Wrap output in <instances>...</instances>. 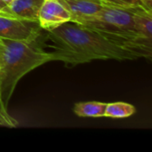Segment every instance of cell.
<instances>
[{
    "mask_svg": "<svg viewBox=\"0 0 152 152\" xmlns=\"http://www.w3.org/2000/svg\"><path fill=\"white\" fill-rule=\"evenodd\" d=\"M47 31L53 61L76 66L94 60L151 59L152 40L133 31H114L68 21Z\"/></svg>",
    "mask_w": 152,
    "mask_h": 152,
    "instance_id": "cell-1",
    "label": "cell"
},
{
    "mask_svg": "<svg viewBox=\"0 0 152 152\" xmlns=\"http://www.w3.org/2000/svg\"><path fill=\"white\" fill-rule=\"evenodd\" d=\"M39 37L28 41L0 38V100L5 108L20 79L53 61L52 53L42 48Z\"/></svg>",
    "mask_w": 152,
    "mask_h": 152,
    "instance_id": "cell-2",
    "label": "cell"
},
{
    "mask_svg": "<svg viewBox=\"0 0 152 152\" xmlns=\"http://www.w3.org/2000/svg\"><path fill=\"white\" fill-rule=\"evenodd\" d=\"M104 6L96 13L78 18L73 21L86 26L104 28L114 31H133L134 30L133 13L135 8H122L110 4L103 3ZM137 33V32H136Z\"/></svg>",
    "mask_w": 152,
    "mask_h": 152,
    "instance_id": "cell-3",
    "label": "cell"
},
{
    "mask_svg": "<svg viewBox=\"0 0 152 152\" xmlns=\"http://www.w3.org/2000/svg\"><path fill=\"white\" fill-rule=\"evenodd\" d=\"M40 28L37 21L0 14V38L20 41L32 40L40 37Z\"/></svg>",
    "mask_w": 152,
    "mask_h": 152,
    "instance_id": "cell-4",
    "label": "cell"
},
{
    "mask_svg": "<svg viewBox=\"0 0 152 152\" xmlns=\"http://www.w3.org/2000/svg\"><path fill=\"white\" fill-rule=\"evenodd\" d=\"M71 20V14L60 0H44L37 22L41 28L49 30Z\"/></svg>",
    "mask_w": 152,
    "mask_h": 152,
    "instance_id": "cell-5",
    "label": "cell"
},
{
    "mask_svg": "<svg viewBox=\"0 0 152 152\" xmlns=\"http://www.w3.org/2000/svg\"><path fill=\"white\" fill-rule=\"evenodd\" d=\"M44 0H12L5 12L18 19L37 21L40 7Z\"/></svg>",
    "mask_w": 152,
    "mask_h": 152,
    "instance_id": "cell-6",
    "label": "cell"
},
{
    "mask_svg": "<svg viewBox=\"0 0 152 152\" xmlns=\"http://www.w3.org/2000/svg\"><path fill=\"white\" fill-rule=\"evenodd\" d=\"M71 14L73 21L78 18L89 16L99 12L104 4L102 0H60Z\"/></svg>",
    "mask_w": 152,
    "mask_h": 152,
    "instance_id": "cell-7",
    "label": "cell"
},
{
    "mask_svg": "<svg viewBox=\"0 0 152 152\" xmlns=\"http://www.w3.org/2000/svg\"><path fill=\"white\" fill-rule=\"evenodd\" d=\"M133 20L134 30L143 37L152 40V12L143 7H135Z\"/></svg>",
    "mask_w": 152,
    "mask_h": 152,
    "instance_id": "cell-8",
    "label": "cell"
},
{
    "mask_svg": "<svg viewBox=\"0 0 152 152\" xmlns=\"http://www.w3.org/2000/svg\"><path fill=\"white\" fill-rule=\"evenodd\" d=\"M107 103L101 102H77L74 105V113L81 118H102L105 117Z\"/></svg>",
    "mask_w": 152,
    "mask_h": 152,
    "instance_id": "cell-9",
    "label": "cell"
},
{
    "mask_svg": "<svg viewBox=\"0 0 152 152\" xmlns=\"http://www.w3.org/2000/svg\"><path fill=\"white\" fill-rule=\"evenodd\" d=\"M136 111V109L134 105L118 102L107 103L105 117L110 118H126L134 115Z\"/></svg>",
    "mask_w": 152,
    "mask_h": 152,
    "instance_id": "cell-10",
    "label": "cell"
},
{
    "mask_svg": "<svg viewBox=\"0 0 152 152\" xmlns=\"http://www.w3.org/2000/svg\"><path fill=\"white\" fill-rule=\"evenodd\" d=\"M103 3L110 4L122 8H134L143 7L146 9L143 0H102ZM149 11V10H148Z\"/></svg>",
    "mask_w": 152,
    "mask_h": 152,
    "instance_id": "cell-11",
    "label": "cell"
},
{
    "mask_svg": "<svg viewBox=\"0 0 152 152\" xmlns=\"http://www.w3.org/2000/svg\"><path fill=\"white\" fill-rule=\"evenodd\" d=\"M18 126V122L8 114L7 108L4 106L2 101L0 100V126L14 128Z\"/></svg>",
    "mask_w": 152,
    "mask_h": 152,
    "instance_id": "cell-12",
    "label": "cell"
},
{
    "mask_svg": "<svg viewBox=\"0 0 152 152\" xmlns=\"http://www.w3.org/2000/svg\"><path fill=\"white\" fill-rule=\"evenodd\" d=\"M143 2H144L146 9L152 12V0H143Z\"/></svg>",
    "mask_w": 152,
    "mask_h": 152,
    "instance_id": "cell-13",
    "label": "cell"
},
{
    "mask_svg": "<svg viewBox=\"0 0 152 152\" xmlns=\"http://www.w3.org/2000/svg\"><path fill=\"white\" fill-rule=\"evenodd\" d=\"M6 6H7V5H6L5 4H4V3L0 0V11H2V12H4V13H6V12H5ZM6 14H7V13H6ZM8 15H9V14H8Z\"/></svg>",
    "mask_w": 152,
    "mask_h": 152,
    "instance_id": "cell-14",
    "label": "cell"
},
{
    "mask_svg": "<svg viewBox=\"0 0 152 152\" xmlns=\"http://www.w3.org/2000/svg\"><path fill=\"white\" fill-rule=\"evenodd\" d=\"M1 1H2L4 4H5L6 5H8V4H10V3H11L12 0H1Z\"/></svg>",
    "mask_w": 152,
    "mask_h": 152,
    "instance_id": "cell-15",
    "label": "cell"
},
{
    "mask_svg": "<svg viewBox=\"0 0 152 152\" xmlns=\"http://www.w3.org/2000/svg\"><path fill=\"white\" fill-rule=\"evenodd\" d=\"M0 14H2V15H8V14H6V13H4V12H2V11H0ZM11 16V15H10Z\"/></svg>",
    "mask_w": 152,
    "mask_h": 152,
    "instance_id": "cell-16",
    "label": "cell"
}]
</instances>
